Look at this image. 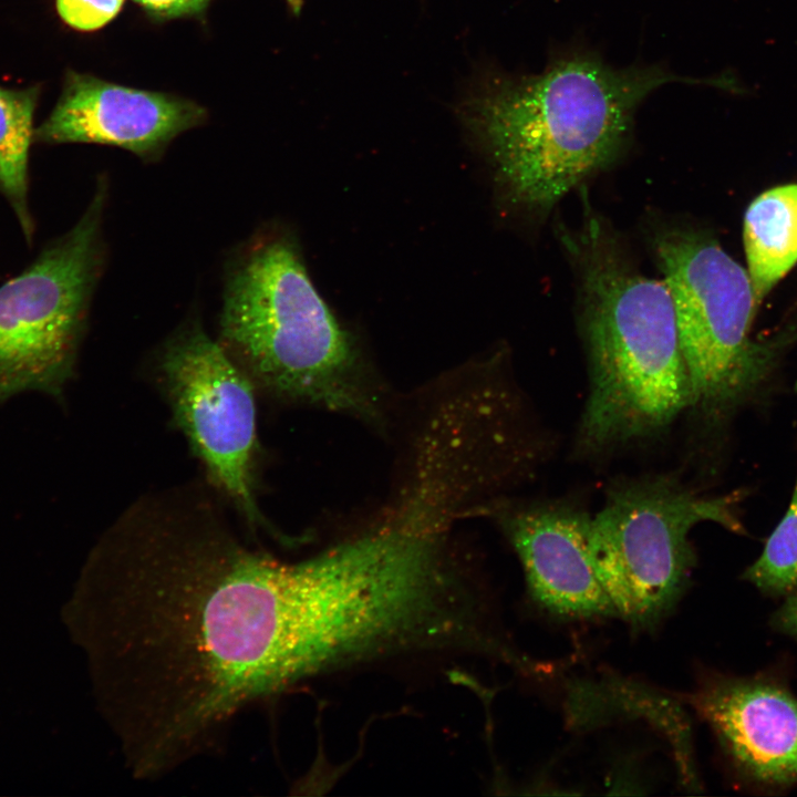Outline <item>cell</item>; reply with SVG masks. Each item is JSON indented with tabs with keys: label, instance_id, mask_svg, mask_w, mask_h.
I'll return each mask as SVG.
<instances>
[{
	"label": "cell",
	"instance_id": "cell-1",
	"mask_svg": "<svg viewBox=\"0 0 797 797\" xmlns=\"http://www.w3.org/2000/svg\"><path fill=\"white\" fill-rule=\"evenodd\" d=\"M96 696L136 778L214 745L245 706L344 664L368 621L350 563L299 562L210 530L113 538L69 607Z\"/></svg>",
	"mask_w": 797,
	"mask_h": 797
},
{
	"label": "cell",
	"instance_id": "cell-2",
	"mask_svg": "<svg viewBox=\"0 0 797 797\" xmlns=\"http://www.w3.org/2000/svg\"><path fill=\"white\" fill-rule=\"evenodd\" d=\"M674 82L702 81L662 64L618 69L572 50L540 73L491 79L469 106V124L508 198L542 215L618 158L638 106Z\"/></svg>",
	"mask_w": 797,
	"mask_h": 797
},
{
	"label": "cell",
	"instance_id": "cell-3",
	"mask_svg": "<svg viewBox=\"0 0 797 797\" xmlns=\"http://www.w3.org/2000/svg\"><path fill=\"white\" fill-rule=\"evenodd\" d=\"M559 235L578 275L589 365L577 448L602 455L664 433L690 408V377L664 280L640 273L593 213Z\"/></svg>",
	"mask_w": 797,
	"mask_h": 797
},
{
	"label": "cell",
	"instance_id": "cell-4",
	"mask_svg": "<svg viewBox=\"0 0 797 797\" xmlns=\"http://www.w3.org/2000/svg\"><path fill=\"white\" fill-rule=\"evenodd\" d=\"M220 344L273 393L366 418L377 405L350 333L313 286L290 236L260 231L231 261Z\"/></svg>",
	"mask_w": 797,
	"mask_h": 797
},
{
	"label": "cell",
	"instance_id": "cell-5",
	"mask_svg": "<svg viewBox=\"0 0 797 797\" xmlns=\"http://www.w3.org/2000/svg\"><path fill=\"white\" fill-rule=\"evenodd\" d=\"M652 242L690 377L689 410L718 421L765 385L797 328L752 337L758 306L747 270L706 231L663 228Z\"/></svg>",
	"mask_w": 797,
	"mask_h": 797
},
{
	"label": "cell",
	"instance_id": "cell-6",
	"mask_svg": "<svg viewBox=\"0 0 797 797\" xmlns=\"http://www.w3.org/2000/svg\"><path fill=\"white\" fill-rule=\"evenodd\" d=\"M737 495L704 496L673 474L612 486L591 516L589 552L614 615L636 628L663 619L689 586L696 563L692 529L706 521L744 532Z\"/></svg>",
	"mask_w": 797,
	"mask_h": 797
},
{
	"label": "cell",
	"instance_id": "cell-7",
	"mask_svg": "<svg viewBox=\"0 0 797 797\" xmlns=\"http://www.w3.org/2000/svg\"><path fill=\"white\" fill-rule=\"evenodd\" d=\"M107 184L22 271L0 284V403L35 391L61 397L71 379L103 266Z\"/></svg>",
	"mask_w": 797,
	"mask_h": 797
},
{
	"label": "cell",
	"instance_id": "cell-8",
	"mask_svg": "<svg viewBox=\"0 0 797 797\" xmlns=\"http://www.w3.org/2000/svg\"><path fill=\"white\" fill-rule=\"evenodd\" d=\"M175 417L213 480L252 522L256 408L245 373L196 323L183 329L162 360Z\"/></svg>",
	"mask_w": 797,
	"mask_h": 797
},
{
	"label": "cell",
	"instance_id": "cell-9",
	"mask_svg": "<svg viewBox=\"0 0 797 797\" xmlns=\"http://www.w3.org/2000/svg\"><path fill=\"white\" fill-rule=\"evenodd\" d=\"M689 700L744 786L779 794L797 785V696L787 674H708Z\"/></svg>",
	"mask_w": 797,
	"mask_h": 797
},
{
	"label": "cell",
	"instance_id": "cell-10",
	"mask_svg": "<svg viewBox=\"0 0 797 797\" xmlns=\"http://www.w3.org/2000/svg\"><path fill=\"white\" fill-rule=\"evenodd\" d=\"M205 118V110L189 100L69 72L58 103L35 127L34 142L110 145L154 162Z\"/></svg>",
	"mask_w": 797,
	"mask_h": 797
},
{
	"label": "cell",
	"instance_id": "cell-11",
	"mask_svg": "<svg viewBox=\"0 0 797 797\" xmlns=\"http://www.w3.org/2000/svg\"><path fill=\"white\" fill-rule=\"evenodd\" d=\"M529 592L548 612L569 619L614 615L589 552L591 515L569 500H541L499 511Z\"/></svg>",
	"mask_w": 797,
	"mask_h": 797
},
{
	"label": "cell",
	"instance_id": "cell-12",
	"mask_svg": "<svg viewBox=\"0 0 797 797\" xmlns=\"http://www.w3.org/2000/svg\"><path fill=\"white\" fill-rule=\"evenodd\" d=\"M743 242L759 307L797 262V183L769 188L748 205Z\"/></svg>",
	"mask_w": 797,
	"mask_h": 797
},
{
	"label": "cell",
	"instance_id": "cell-13",
	"mask_svg": "<svg viewBox=\"0 0 797 797\" xmlns=\"http://www.w3.org/2000/svg\"><path fill=\"white\" fill-rule=\"evenodd\" d=\"M38 89L0 86V196L11 208L23 237L32 241L29 158L34 142Z\"/></svg>",
	"mask_w": 797,
	"mask_h": 797
},
{
	"label": "cell",
	"instance_id": "cell-14",
	"mask_svg": "<svg viewBox=\"0 0 797 797\" xmlns=\"http://www.w3.org/2000/svg\"><path fill=\"white\" fill-rule=\"evenodd\" d=\"M743 579L773 598L797 591V477L785 515Z\"/></svg>",
	"mask_w": 797,
	"mask_h": 797
},
{
	"label": "cell",
	"instance_id": "cell-15",
	"mask_svg": "<svg viewBox=\"0 0 797 797\" xmlns=\"http://www.w3.org/2000/svg\"><path fill=\"white\" fill-rule=\"evenodd\" d=\"M123 2L124 0H56V10L70 27L92 31L111 21Z\"/></svg>",
	"mask_w": 797,
	"mask_h": 797
},
{
	"label": "cell",
	"instance_id": "cell-16",
	"mask_svg": "<svg viewBox=\"0 0 797 797\" xmlns=\"http://www.w3.org/2000/svg\"><path fill=\"white\" fill-rule=\"evenodd\" d=\"M156 19H173L203 12L210 0H135Z\"/></svg>",
	"mask_w": 797,
	"mask_h": 797
},
{
	"label": "cell",
	"instance_id": "cell-17",
	"mask_svg": "<svg viewBox=\"0 0 797 797\" xmlns=\"http://www.w3.org/2000/svg\"><path fill=\"white\" fill-rule=\"evenodd\" d=\"M769 624L774 631L797 640V591L785 597L784 602L770 615Z\"/></svg>",
	"mask_w": 797,
	"mask_h": 797
},
{
	"label": "cell",
	"instance_id": "cell-18",
	"mask_svg": "<svg viewBox=\"0 0 797 797\" xmlns=\"http://www.w3.org/2000/svg\"><path fill=\"white\" fill-rule=\"evenodd\" d=\"M290 9L298 13L302 7V0H286Z\"/></svg>",
	"mask_w": 797,
	"mask_h": 797
},
{
	"label": "cell",
	"instance_id": "cell-19",
	"mask_svg": "<svg viewBox=\"0 0 797 797\" xmlns=\"http://www.w3.org/2000/svg\"><path fill=\"white\" fill-rule=\"evenodd\" d=\"M796 390H797V381H796Z\"/></svg>",
	"mask_w": 797,
	"mask_h": 797
}]
</instances>
